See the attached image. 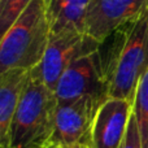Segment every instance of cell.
Instances as JSON below:
<instances>
[{"label":"cell","instance_id":"obj_1","mask_svg":"<svg viewBox=\"0 0 148 148\" xmlns=\"http://www.w3.org/2000/svg\"><path fill=\"white\" fill-rule=\"evenodd\" d=\"M51 39L47 0H33L1 35L0 73L13 68L33 69L43 60Z\"/></svg>","mask_w":148,"mask_h":148},{"label":"cell","instance_id":"obj_4","mask_svg":"<svg viewBox=\"0 0 148 148\" xmlns=\"http://www.w3.org/2000/svg\"><path fill=\"white\" fill-rule=\"evenodd\" d=\"M99 44L97 39L79 31H65L51 35L43 60L30 69V73L55 91L65 70L78 59L96 52Z\"/></svg>","mask_w":148,"mask_h":148},{"label":"cell","instance_id":"obj_11","mask_svg":"<svg viewBox=\"0 0 148 148\" xmlns=\"http://www.w3.org/2000/svg\"><path fill=\"white\" fill-rule=\"evenodd\" d=\"M136 20L129 21V22L121 25L120 27L113 30L109 35L105 36L103 40H100L99 48H97V55H99L100 59L103 75H104L107 83L109 84V88L113 79V74L116 72L118 60H120V56L123 51L126 42H127L131 27H133L134 22Z\"/></svg>","mask_w":148,"mask_h":148},{"label":"cell","instance_id":"obj_5","mask_svg":"<svg viewBox=\"0 0 148 148\" xmlns=\"http://www.w3.org/2000/svg\"><path fill=\"white\" fill-rule=\"evenodd\" d=\"M104 101L100 97L87 95L72 101L59 103L49 144L74 147L84 142H92V125Z\"/></svg>","mask_w":148,"mask_h":148},{"label":"cell","instance_id":"obj_10","mask_svg":"<svg viewBox=\"0 0 148 148\" xmlns=\"http://www.w3.org/2000/svg\"><path fill=\"white\" fill-rule=\"evenodd\" d=\"M91 0H47L51 35L65 31L84 33V22Z\"/></svg>","mask_w":148,"mask_h":148},{"label":"cell","instance_id":"obj_12","mask_svg":"<svg viewBox=\"0 0 148 148\" xmlns=\"http://www.w3.org/2000/svg\"><path fill=\"white\" fill-rule=\"evenodd\" d=\"M133 113L138 123L142 147L148 148V70L142 75L136 87Z\"/></svg>","mask_w":148,"mask_h":148},{"label":"cell","instance_id":"obj_14","mask_svg":"<svg viewBox=\"0 0 148 148\" xmlns=\"http://www.w3.org/2000/svg\"><path fill=\"white\" fill-rule=\"evenodd\" d=\"M121 148H143L142 147V140H140V134H139L138 123H136L135 116L134 113L131 114L130 121H129L127 131H126L125 139Z\"/></svg>","mask_w":148,"mask_h":148},{"label":"cell","instance_id":"obj_3","mask_svg":"<svg viewBox=\"0 0 148 148\" xmlns=\"http://www.w3.org/2000/svg\"><path fill=\"white\" fill-rule=\"evenodd\" d=\"M148 70V9L134 22L118 60L109 88V97L134 103L142 75Z\"/></svg>","mask_w":148,"mask_h":148},{"label":"cell","instance_id":"obj_9","mask_svg":"<svg viewBox=\"0 0 148 148\" xmlns=\"http://www.w3.org/2000/svg\"><path fill=\"white\" fill-rule=\"evenodd\" d=\"M30 70L13 68L0 73V147L9 148V127L23 94Z\"/></svg>","mask_w":148,"mask_h":148},{"label":"cell","instance_id":"obj_8","mask_svg":"<svg viewBox=\"0 0 148 148\" xmlns=\"http://www.w3.org/2000/svg\"><path fill=\"white\" fill-rule=\"evenodd\" d=\"M133 114V101L108 97L92 125V148H121Z\"/></svg>","mask_w":148,"mask_h":148},{"label":"cell","instance_id":"obj_7","mask_svg":"<svg viewBox=\"0 0 148 148\" xmlns=\"http://www.w3.org/2000/svg\"><path fill=\"white\" fill-rule=\"evenodd\" d=\"M148 9V0H91L84 33L103 40L121 25L139 18Z\"/></svg>","mask_w":148,"mask_h":148},{"label":"cell","instance_id":"obj_2","mask_svg":"<svg viewBox=\"0 0 148 148\" xmlns=\"http://www.w3.org/2000/svg\"><path fill=\"white\" fill-rule=\"evenodd\" d=\"M55 91L33 77L27 81L9 127V148H46L55 129Z\"/></svg>","mask_w":148,"mask_h":148},{"label":"cell","instance_id":"obj_15","mask_svg":"<svg viewBox=\"0 0 148 148\" xmlns=\"http://www.w3.org/2000/svg\"><path fill=\"white\" fill-rule=\"evenodd\" d=\"M46 148H92V142H84V143H81L74 147H60V146H53V144H48Z\"/></svg>","mask_w":148,"mask_h":148},{"label":"cell","instance_id":"obj_6","mask_svg":"<svg viewBox=\"0 0 148 148\" xmlns=\"http://www.w3.org/2000/svg\"><path fill=\"white\" fill-rule=\"evenodd\" d=\"M55 95L59 103L72 101L87 95L103 100L109 97V84L103 75L97 51L78 59L65 70L56 84Z\"/></svg>","mask_w":148,"mask_h":148},{"label":"cell","instance_id":"obj_13","mask_svg":"<svg viewBox=\"0 0 148 148\" xmlns=\"http://www.w3.org/2000/svg\"><path fill=\"white\" fill-rule=\"evenodd\" d=\"M33 0H0V33L5 34Z\"/></svg>","mask_w":148,"mask_h":148}]
</instances>
